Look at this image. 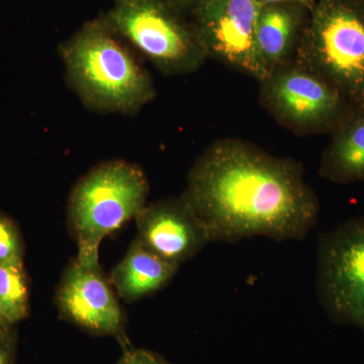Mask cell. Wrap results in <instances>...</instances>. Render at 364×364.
<instances>
[{"label":"cell","mask_w":364,"mask_h":364,"mask_svg":"<svg viewBox=\"0 0 364 364\" xmlns=\"http://www.w3.org/2000/svg\"><path fill=\"white\" fill-rule=\"evenodd\" d=\"M294 62L364 109V0H321L296 47Z\"/></svg>","instance_id":"277c9868"},{"label":"cell","mask_w":364,"mask_h":364,"mask_svg":"<svg viewBox=\"0 0 364 364\" xmlns=\"http://www.w3.org/2000/svg\"><path fill=\"white\" fill-rule=\"evenodd\" d=\"M261 100L277 122L298 133H332L354 109L334 86L294 61L261 81Z\"/></svg>","instance_id":"8992f818"},{"label":"cell","mask_w":364,"mask_h":364,"mask_svg":"<svg viewBox=\"0 0 364 364\" xmlns=\"http://www.w3.org/2000/svg\"><path fill=\"white\" fill-rule=\"evenodd\" d=\"M0 264H23V244L13 220L0 212Z\"/></svg>","instance_id":"9a60e30c"},{"label":"cell","mask_w":364,"mask_h":364,"mask_svg":"<svg viewBox=\"0 0 364 364\" xmlns=\"http://www.w3.org/2000/svg\"><path fill=\"white\" fill-rule=\"evenodd\" d=\"M301 6L263 4L257 26L256 45L268 73L291 62L298 47Z\"/></svg>","instance_id":"7c38bea8"},{"label":"cell","mask_w":364,"mask_h":364,"mask_svg":"<svg viewBox=\"0 0 364 364\" xmlns=\"http://www.w3.org/2000/svg\"><path fill=\"white\" fill-rule=\"evenodd\" d=\"M56 304L62 317L72 324L97 336L114 337L123 349L131 346L123 311L100 267L72 260L57 289Z\"/></svg>","instance_id":"9c48e42d"},{"label":"cell","mask_w":364,"mask_h":364,"mask_svg":"<svg viewBox=\"0 0 364 364\" xmlns=\"http://www.w3.org/2000/svg\"><path fill=\"white\" fill-rule=\"evenodd\" d=\"M117 364H170L161 356L156 353L145 350V349H136L129 346L123 349V354Z\"/></svg>","instance_id":"2e32d148"},{"label":"cell","mask_w":364,"mask_h":364,"mask_svg":"<svg viewBox=\"0 0 364 364\" xmlns=\"http://www.w3.org/2000/svg\"><path fill=\"white\" fill-rule=\"evenodd\" d=\"M178 270L136 238L112 270L109 282L124 301H135L166 286Z\"/></svg>","instance_id":"8fae6325"},{"label":"cell","mask_w":364,"mask_h":364,"mask_svg":"<svg viewBox=\"0 0 364 364\" xmlns=\"http://www.w3.org/2000/svg\"><path fill=\"white\" fill-rule=\"evenodd\" d=\"M262 4H296L312 11L314 6L321 0H258Z\"/></svg>","instance_id":"ac0fdd59"},{"label":"cell","mask_w":364,"mask_h":364,"mask_svg":"<svg viewBox=\"0 0 364 364\" xmlns=\"http://www.w3.org/2000/svg\"><path fill=\"white\" fill-rule=\"evenodd\" d=\"M360 328H363V331H364V322L363 323V325L360 326Z\"/></svg>","instance_id":"44dd1931"},{"label":"cell","mask_w":364,"mask_h":364,"mask_svg":"<svg viewBox=\"0 0 364 364\" xmlns=\"http://www.w3.org/2000/svg\"><path fill=\"white\" fill-rule=\"evenodd\" d=\"M165 1L168 2L170 6L176 7L178 11L191 9L195 11L196 7L200 6L205 0H165Z\"/></svg>","instance_id":"d6986e66"},{"label":"cell","mask_w":364,"mask_h":364,"mask_svg":"<svg viewBox=\"0 0 364 364\" xmlns=\"http://www.w3.org/2000/svg\"><path fill=\"white\" fill-rule=\"evenodd\" d=\"M18 335L16 330L0 332V364H16Z\"/></svg>","instance_id":"e0dca14e"},{"label":"cell","mask_w":364,"mask_h":364,"mask_svg":"<svg viewBox=\"0 0 364 364\" xmlns=\"http://www.w3.org/2000/svg\"><path fill=\"white\" fill-rule=\"evenodd\" d=\"M14 327H11L6 320H4V316L0 313V332L6 331V330L13 329Z\"/></svg>","instance_id":"ffe728a7"},{"label":"cell","mask_w":364,"mask_h":364,"mask_svg":"<svg viewBox=\"0 0 364 364\" xmlns=\"http://www.w3.org/2000/svg\"><path fill=\"white\" fill-rule=\"evenodd\" d=\"M59 55L67 85L90 111L132 116L156 97L140 56L102 16L62 43Z\"/></svg>","instance_id":"7a4b0ae2"},{"label":"cell","mask_w":364,"mask_h":364,"mask_svg":"<svg viewBox=\"0 0 364 364\" xmlns=\"http://www.w3.org/2000/svg\"><path fill=\"white\" fill-rule=\"evenodd\" d=\"M181 196L212 242L301 240L320 210L298 163L237 139L217 141L198 158Z\"/></svg>","instance_id":"6da1fadb"},{"label":"cell","mask_w":364,"mask_h":364,"mask_svg":"<svg viewBox=\"0 0 364 364\" xmlns=\"http://www.w3.org/2000/svg\"><path fill=\"white\" fill-rule=\"evenodd\" d=\"M149 181L135 163L114 159L95 165L72 188L67 219L77 244L76 259L98 267V252L107 235L135 219L147 205Z\"/></svg>","instance_id":"3957f363"},{"label":"cell","mask_w":364,"mask_h":364,"mask_svg":"<svg viewBox=\"0 0 364 364\" xmlns=\"http://www.w3.org/2000/svg\"><path fill=\"white\" fill-rule=\"evenodd\" d=\"M258 0H205L193 11L208 58L263 81L269 75L256 45Z\"/></svg>","instance_id":"ba28073f"},{"label":"cell","mask_w":364,"mask_h":364,"mask_svg":"<svg viewBox=\"0 0 364 364\" xmlns=\"http://www.w3.org/2000/svg\"><path fill=\"white\" fill-rule=\"evenodd\" d=\"M135 219L136 238L176 267L212 242L205 224L182 196L146 205Z\"/></svg>","instance_id":"30bf717a"},{"label":"cell","mask_w":364,"mask_h":364,"mask_svg":"<svg viewBox=\"0 0 364 364\" xmlns=\"http://www.w3.org/2000/svg\"><path fill=\"white\" fill-rule=\"evenodd\" d=\"M318 296L342 324L364 322V217L349 220L326 235L318 248Z\"/></svg>","instance_id":"52a82bcc"},{"label":"cell","mask_w":364,"mask_h":364,"mask_svg":"<svg viewBox=\"0 0 364 364\" xmlns=\"http://www.w3.org/2000/svg\"><path fill=\"white\" fill-rule=\"evenodd\" d=\"M332 134L320 176L337 183L364 181V109H352Z\"/></svg>","instance_id":"4fadbf2b"},{"label":"cell","mask_w":364,"mask_h":364,"mask_svg":"<svg viewBox=\"0 0 364 364\" xmlns=\"http://www.w3.org/2000/svg\"><path fill=\"white\" fill-rule=\"evenodd\" d=\"M165 0H114L102 16L134 51L165 75L193 73L208 59L196 23Z\"/></svg>","instance_id":"5b68a950"},{"label":"cell","mask_w":364,"mask_h":364,"mask_svg":"<svg viewBox=\"0 0 364 364\" xmlns=\"http://www.w3.org/2000/svg\"><path fill=\"white\" fill-rule=\"evenodd\" d=\"M28 279L23 264H0V313L11 327L28 316Z\"/></svg>","instance_id":"5bb4252c"}]
</instances>
